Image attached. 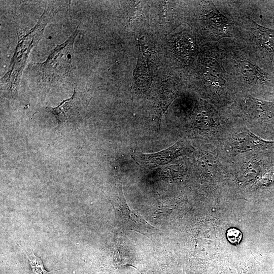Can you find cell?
<instances>
[{
  "instance_id": "obj_10",
  "label": "cell",
  "mask_w": 274,
  "mask_h": 274,
  "mask_svg": "<svg viewBox=\"0 0 274 274\" xmlns=\"http://www.w3.org/2000/svg\"><path fill=\"white\" fill-rule=\"evenodd\" d=\"M25 254L30 266L31 270L34 274H49L54 271H57L62 269L48 271L45 269L43 261L40 257L36 256L33 253L29 254H28L26 253Z\"/></svg>"
},
{
  "instance_id": "obj_4",
  "label": "cell",
  "mask_w": 274,
  "mask_h": 274,
  "mask_svg": "<svg viewBox=\"0 0 274 274\" xmlns=\"http://www.w3.org/2000/svg\"><path fill=\"white\" fill-rule=\"evenodd\" d=\"M233 144L236 149L242 152L274 148V142L264 140L248 130L236 133Z\"/></svg>"
},
{
  "instance_id": "obj_8",
  "label": "cell",
  "mask_w": 274,
  "mask_h": 274,
  "mask_svg": "<svg viewBox=\"0 0 274 274\" xmlns=\"http://www.w3.org/2000/svg\"><path fill=\"white\" fill-rule=\"evenodd\" d=\"M175 50L181 56L190 55L193 50V45L190 38L186 36L178 38L175 42Z\"/></svg>"
},
{
  "instance_id": "obj_11",
  "label": "cell",
  "mask_w": 274,
  "mask_h": 274,
  "mask_svg": "<svg viewBox=\"0 0 274 274\" xmlns=\"http://www.w3.org/2000/svg\"><path fill=\"white\" fill-rule=\"evenodd\" d=\"M208 23L215 29L221 30L227 25V20L216 10H211L207 16Z\"/></svg>"
},
{
  "instance_id": "obj_2",
  "label": "cell",
  "mask_w": 274,
  "mask_h": 274,
  "mask_svg": "<svg viewBox=\"0 0 274 274\" xmlns=\"http://www.w3.org/2000/svg\"><path fill=\"white\" fill-rule=\"evenodd\" d=\"M74 37L58 46L46 61L41 64L42 72L49 76L66 74L72 68Z\"/></svg>"
},
{
  "instance_id": "obj_7",
  "label": "cell",
  "mask_w": 274,
  "mask_h": 274,
  "mask_svg": "<svg viewBox=\"0 0 274 274\" xmlns=\"http://www.w3.org/2000/svg\"><path fill=\"white\" fill-rule=\"evenodd\" d=\"M75 95V92L72 97L63 101L57 107L46 109L55 116L58 123H64L71 117Z\"/></svg>"
},
{
  "instance_id": "obj_9",
  "label": "cell",
  "mask_w": 274,
  "mask_h": 274,
  "mask_svg": "<svg viewBox=\"0 0 274 274\" xmlns=\"http://www.w3.org/2000/svg\"><path fill=\"white\" fill-rule=\"evenodd\" d=\"M195 121L197 126L203 128H211L214 123L211 113L206 108H201L197 111Z\"/></svg>"
},
{
  "instance_id": "obj_6",
  "label": "cell",
  "mask_w": 274,
  "mask_h": 274,
  "mask_svg": "<svg viewBox=\"0 0 274 274\" xmlns=\"http://www.w3.org/2000/svg\"><path fill=\"white\" fill-rule=\"evenodd\" d=\"M246 106L257 118L266 122L274 120V102L252 98L246 100Z\"/></svg>"
},
{
  "instance_id": "obj_3",
  "label": "cell",
  "mask_w": 274,
  "mask_h": 274,
  "mask_svg": "<svg viewBox=\"0 0 274 274\" xmlns=\"http://www.w3.org/2000/svg\"><path fill=\"white\" fill-rule=\"evenodd\" d=\"M183 148L182 142L179 141L172 146L156 153H136L133 154L132 157L138 163L145 166L164 165L181 155L183 152Z\"/></svg>"
},
{
  "instance_id": "obj_5",
  "label": "cell",
  "mask_w": 274,
  "mask_h": 274,
  "mask_svg": "<svg viewBox=\"0 0 274 274\" xmlns=\"http://www.w3.org/2000/svg\"><path fill=\"white\" fill-rule=\"evenodd\" d=\"M238 69L243 77L248 81L262 86H269L272 83V78L269 74L248 60H240Z\"/></svg>"
},
{
  "instance_id": "obj_1",
  "label": "cell",
  "mask_w": 274,
  "mask_h": 274,
  "mask_svg": "<svg viewBox=\"0 0 274 274\" xmlns=\"http://www.w3.org/2000/svg\"><path fill=\"white\" fill-rule=\"evenodd\" d=\"M116 223L119 229L124 232L131 230L150 237L157 228L148 223L135 210L131 209L127 203L122 189L119 190V195L115 202Z\"/></svg>"
},
{
  "instance_id": "obj_12",
  "label": "cell",
  "mask_w": 274,
  "mask_h": 274,
  "mask_svg": "<svg viewBox=\"0 0 274 274\" xmlns=\"http://www.w3.org/2000/svg\"><path fill=\"white\" fill-rule=\"evenodd\" d=\"M226 237L228 241L234 245H238L242 238L241 231L235 228H230L226 232Z\"/></svg>"
}]
</instances>
